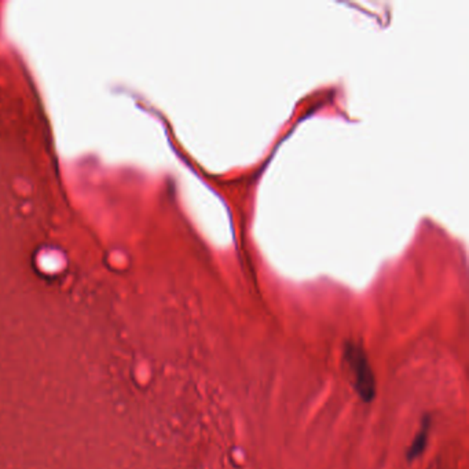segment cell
Instances as JSON below:
<instances>
[{
    "label": "cell",
    "mask_w": 469,
    "mask_h": 469,
    "mask_svg": "<svg viewBox=\"0 0 469 469\" xmlns=\"http://www.w3.org/2000/svg\"><path fill=\"white\" fill-rule=\"evenodd\" d=\"M344 361L351 371L352 384L358 396L365 404H370L376 398L377 386L367 351L361 344L348 342L344 347Z\"/></svg>",
    "instance_id": "obj_1"
},
{
    "label": "cell",
    "mask_w": 469,
    "mask_h": 469,
    "mask_svg": "<svg viewBox=\"0 0 469 469\" xmlns=\"http://www.w3.org/2000/svg\"><path fill=\"white\" fill-rule=\"evenodd\" d=\"M431 424H432L431 416H426V417L423 418L421 428L417 432V435L414 436L413 442L410 443V448H409L408 453H406V457H408L409 461H414V460L420 458V457L423 455V453L427 449Z\"/></svg>",
    "instance_id": "obj_2"
}]
</instances>
